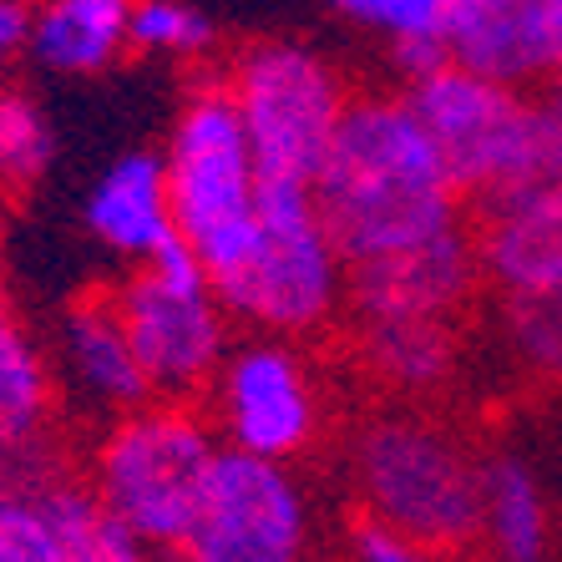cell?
<instances>
[{"label":"cell","instance_id":"7","mask_svg":"<svg viewBox=\"0 0 562 562\" xmlns=\"http://www.w3.org/2000/svg\"><path fill=\"white\" fill-rule=\"evenodd\" d=\"M117 304L157 401H198L213 391V375L234 350V314L218 300L209 263L183 238L132 263Z\"/></svg>","mask_w":562,"mask_h":562},{"label":"cell","instance_id":"1","mask_svg":"<svg viewBox=\"0 0 562 562\" xmlns=\"http://www.w3.org/2000/svg\"><path fill=\"white\" fill-rule=\"evenodd\" d=\"M314 209L350 269L471 223L467 193L406 92L350 97L314 172Z\"/></svg>","mask_w":562,"mask_h":562},{"label":"cell","instance_id":"9","mask_svg":"<svg viewBox=\"0 0 562 562\" xmlns=\"http://www.w3.org/2000/svg\"><path fill=\"white\" fill-rule=\"evenodd\" d=\"M304 552H314V502L294 461L259 457L223 441L178 558L300 562Z\"/></svg>","mask_w":562,"mask_h":562},{"label":"cell","instance_id":"11","mask_svg":"<svg viewBox=\"0 0 562 562\" xmlns=\"http://www.w3.org/2000/svg\"><path fill=\"white\" fill-rule=\"evenodd\" d=\"M209 401L223 441L279 461H300L325 426V401L310 360L300 355V340L259 335V329L254 340L228 350Z\"/></svg>","mask_w":562,"mask_h":562},{"label":"cell","instance_id":"2","mask_svg":"<svg viewBox=\"0 0 562 562\" xmlns=\"http://www.w3.org/2000/svg\"><path fill=\"white\" fill-rule=\"evenodd\" d=\"M401 92L441 147L467 203L486 209L537 188H562V117L542 92L507 87L461 61L401 81Z\"/></svg>","mask_w":562,"mask_h":562},{"label":"cell","instance_id":"27","mask_svg":"<svg viewBox=\"0 0 562 562\" xmlns=\"http://www.w3.org/2000/svg\"><path fill=\"white\" fill-rule=\"evenodd\" d=\"M0 61H5V56H0Z\"/></svg>","mask_w":562,"mask_h":562},{"label":"cell","instance_id":"19","mask_svg":"<svg viewBox=\"0 0 562 562\" xmlns=\"http://www.w3.org/2000/svg\"><path fill=\"white\" fill-rule=\"evenodd\" d=\"M26 52L56 77H97L132 52V0H41Z\"/></svg>","mask_w":562,"mask_h":562},{"label":"cell","instance_id":"3","mask_svg":"<svg viewBox=\"0 0 562 562\" xmlns=\"http://www.w3.org/2000/svg\"><path fill=\"white\" fill-rule=\"evenodd\" d=\"M350 486L360 507L391 517L431 558L482 548V451L416 401L360 420Z\"/></svg>","mask_w":562,"mask_h":562},{"label":"cell","instance_id":"8","mask_svg":"<svg viewBox=\"0 0 562 562\" xmlns=\"http://www.w3.org/2000/svg\"><path fill=\"white\" fill-rule=\"evenodd\" d=\"M228 92L249 127L259 172L274 183H310L319 172L329 137L350 106V81L310 41H249L228 61Z\"/></svg>","mask_w":562,"mask_h":562},{"label":"cell","instance_id":"6","mask_svg":"<svg viewBox=\"0 0 562 562\" xmlns=\"http://www.w3.org/2000/svg\"><path fill=\"white\" fill-rule=\"evenodd\" d=\"M218 300L238 325L284 340L325 335L350 310V263L314 209L310 183L263 178L259 238L249 259L218 284Z\"/></svg>","mask_w":562,"mask_h":562},{"label":"cell","instance_id":"18","mask_svg":"<svg viewBox=\"0 0 562 562\" xmlns=\"http://www.w3.org/2000/svg\"><path fill=\"white\" fill-rule=\"evenodd\" d=\"M558 548L552 492L522 451L482 457V552L502 562H542Z\"/></svg>","mask_w":562,"mask_h":562},{"label":"cell","instance_id":"22","mask_svg":"<svg viewBox=\"0 0 562 562\" xmlns=\"http://www.w3.org/2000/svg\"><path fill=\"white\" fill-rule=\"evenodd\" d=\"M497 340L522 375L562 385V284L532 294H497Z\"/></svg>","mask_w":562,"mask_h":562},{"label":"cell","instance_id":"23","mask_svg":"<svg viewBox=\"0 0 562 562\" xmlns=\"http://www.w3.org/2000/svg\"><path fill=\"white\" fill-rule=\"evenodd\" d=\"M56 162V127L26 92H0V193H26Z\"/></svg>","mask_w":562,"mask_h":562},{"label":"cell","instance_id":"26","mask_svg":"<svg viewBox=\"0 0 562 562\" xmlns=\"http://www.w3.org/2000/svg\"><path fill=\"white\" fill-rule=\"evenodd\" d=\"M537 92L548 97V102H552V112H558V117H562V77H552L548 87H537Z\"/></svg>","mask_w":562,"mask_h":562},{"label":"cell","instance_id":"12","mask_svg":"<svg viewBox=\"0 0 562 562\" xmlns=\"http://www.w3.org/2000/svg\"><path fill=\"white\" fill-rule=\"evenodd\" d=\"M486 289L482 254H476V223H461L451 234L416 244L406 254L350 269V319H395V314H426V319H461L467 304Z\"/></svg>","mask_w":562,"mask_h":562},{"label":"cell","instance_id":"14","mask_svg":"<svg viewBox=\"0 0 562 562\" xmlns=\"http://www.w3.org/2000/svg\"><path fill=\"white\" fill-rule=\"evenodd\" d=\"M56 345H61V375L71 380V391L102 416H122V411L157 401L137 360V345L127 335V319H122L117 289L112 294L97 289L66 304Z\"/></svg>","mask_w":562,"mask_h":562},{"label":"cell","instance_id":"17","mask_svg":"<svg viewBox=\"0 0 562 562\" xmlns=\"http://www.w3.org/2000/svg\"><path fill=\"white\" fill-rule=\"evenodd\" d=\"M355 355L360 370L395 401H431L461 370V319H355Z\"/></svg>","mask_w":562,"mask_h":562},{"label":"cell","instance_id":"10","mask_svg":"<svg viewBox=\"0 0 562 562\" xmlns=\"http://www.w3.org/2000/svg\"><path fill=\"white\" fill-rule=\"evenodd\" d=\"M147 548L46 441L0 451V562H137Z\"/></svg>","mask_w":562,"mask_h":562},{"label":"cell","instance_id":"24","mask_svg":"<svg viewBox=\"0 0 562 562\" xmlns=\"http://www.w3.org/2000/svg\"><path fill=\"white\" fill-rule=\"evenodd\" d=\"M213 21L193 0H132V52L143 56H203L213 46Z\"/></svg>","mask_w":562,"mask_h":562},{"label":"cell","instance_id":"13","mask_svg":"<svg viewBox=\"0 0 562 562\" xmlns=\"http://www.w3.org/2000/svg\"><path fill=\"white\" fill-rule=\"evenodd\" d=\"M446 56L507 87H548L558 77L552 0H467L451 21Z\"/></svg>","mask_w":562,"mask_h":562},{"label":"cell","instance_id":"5","mask_svg":"<svg viewBox=\"0 0 562 562\" xmlns=\"http://www.w3.org/2000/svg\"><path fill=\"white\" fill-rule=\"evenodd\" d=\"M168 188L178 238L209 263L213 284L249 259L259 238L263 172L228 81H198L168 127Z\"/></svg>","mask_w":562,"mask_h":562},{"label":"cell","instance_id":"25","mask_svg":"<svg viewBox=\"0 0 562 562\" xmlns=\"http://www.w3.org/2000/svg\"><path fill=\"white\" fill-rule=\"evenodd\" d=\"M340 537H345L340 552L345 558H355V562H416V558H431L416 537L401 532L391 517H380V512H370V507L355 512Z\"/></svg>","mask_w":562,"mask_h":562},{"label":"cell","instance_id":"4","mask_svg":"<svg viewBox=\"0 0 562 562\" xmlns=\"http://www.w3.org/2000/svg\"><path fill=\"white\" fill-rule=\"evenodd\" d=\"M218 451V426L198 416L193 401H147L106 420L87 476L106 512L132 527L147 558H178Z\"/></svg>","mask_w":562,"mask_h":562},{"label":"cell","instance_id":"15","mask_svg":"<svg viewBox=\"0 0 562 562\" xmlns=\"http://www.w3.org/2000/svg\"><path fill=\"white\" fill-rule=\"evenodd\" d=\"M87 234L122 263H147L162 244L178 238L168 188V157L157 147H127L97 172L87 209H81Z\"/></svg>","mask_w":562,"mask_h":562},{"label":"cell","instance_id":"21","mask_svg":"<svg viewBox=\"0 0 562 562\" xmlns=\"http://www.w3.org/2000/svg\"><path fill=\"white\" fill-rule=\"evenodd\" d=\"M52 370L31 345L26 325L15 319L5 289H0V451H21V446L46 441L52 426Z\"/></svg>","mask_w":562,"mask_h":562},{"label":"cell","instance_id":"20","mask_svg":"<svg viewBox=\"0 0 562 562\" xmlns=\"http://www.w3.org/2000/svg\"><path fill=\"white\" fill-rule=\"evenodd\" d=\"M319 5L350 31L385 41L395 77L411 81L431 66L451 61L446 36H451V21L467 0H319Z\"/></svg>","mask_w":562,"mask_h":562},{"label":"cell","instance_id":"16","mask_svg":"<svg viewBox=\"0 0 562 562\" xmlns=\"http://www.w3.org/2000/svg\"><path fill=\"white\" fill-rule=\"evenodd\" d=\"M476 254L492 294L562 284V188H537L476 213Z\"/></svg>","mask_w":562,"mask_h":562}]
</instances>
